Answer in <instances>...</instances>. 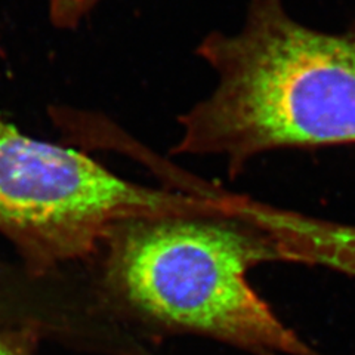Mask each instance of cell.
I'll return each instance as SVG.
<instances>
[{
	"label": "cell",
	"mask_w": 355,
	"mask_h": 355,
	"mask_svg": "<svg viewBox=\"0 0 355 355\" xmlns=\"http://www.w3.org/2000/svg\"><path fill=\"white\" fill-rule=\"evenodd\" d=\"M232 207L272 237L284 262L320 265L355 275V227L317 219L234 196Z\"/></svg>",
	"instance_id": "obj_4"
},
{
	"label": "cell",
	"mask_w": 355,
	"mask_h": 355,
	"mask_svg": "<svg viewBox=\"0 0 355 355\" xmlns=\"http://www.w3.org/2000/svg\"><path fill=\"white\" fill-rule=\"evenodd\" d=\"M224 191L157 190L80 150L31 138L0 117V231L30 271L96 257L120 222L215 207Z\"/></svg>",
	"instance_id": "obj_3"
},
{
	"label": "cell",
	"mask_w": 355,
	"mask_h": 355,
	"mask_svg": "<svg viewBox=\"0 0 355 355\" xmlns=\"http://www.w3.org/2000/svg\"><path fill=\"white\" fill-rule=\"evenodd\" d=\"M197 53L215 86L178 119L175 154L224 159L236 176L270 151L355 146V21L323 31L286 0H249L241 26Z\"/></svg>",
	"instance_id": "obj_1"
},
{
	"label": "cell",
	"mask_w": 355,
	"mask_h": 355,
	"mask_svg": "<svg viewBox=\"0 0 355 355\" xmlns=\"http://www.w3.org/2000/svg\"><path fill=\"white\" fill-rule=\"evenodd\" d=\"M103 0H58L65 14L76 19L86 18Z\"/></svg>",
	"instance_id": "obj_6"
},
{
	"label": "cell",
	"mask_w": 355,
	"mask_h": 355,
	"mask_svg": "<svg viewBox=\"0 0 355 355\" xmlns=\"http://www.w3.org/2000/svg\"><path fill=\"white\" fill-rule=\"evenodd\" d=\"M231 200L227 193L215 207L114 225L96 254L101 296L155 329L196 333L259 355H318L250 286L252 268L283 257Z\"/></svg>",
	"instance_id": "obj_2"
},
{
	"label": "cell",
	"mask_w": 355,
	"mask_h": 355,
	"mask_svg": "<svg viewBox=\"0 0 355 355\" xmlns=\"http://www.w3.org/2000/svg\"><path fill=\"white\" fill-rule=\"evenodd\" d=\"M37 342L36 327H0V355H35Z\"/></svg>",
	"instance_id": "obj_5"
}]
</instances>
